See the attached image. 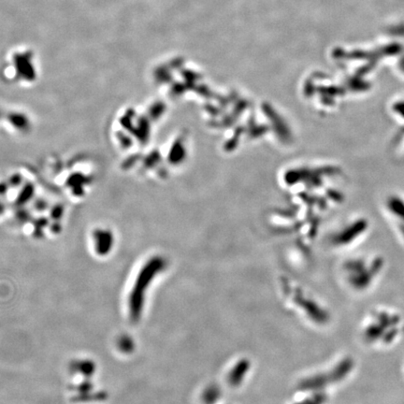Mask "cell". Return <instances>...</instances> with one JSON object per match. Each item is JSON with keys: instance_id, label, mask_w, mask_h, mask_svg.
I'll return each mask as SVG.
<instances>
[{"instance_id": "cell-1", "label": "cell", "mask_w": 404, "mask_h": 404, "mask_svg": "<svg viewBox=\"0 0 404 404\" xmlns=\"http://www.w3.org/2000/svg\"><path fill=\"white\" fill-rule=\"evenodd\" d=\"M381 210L385 219L404 238V193L391 192L381 202Z\"/></svg>"}, {"instance_id": "cell-2", "label": "cell", "mask_w": 404, "mask_h": 404, "mask_svg": "<svg viewBox=\"0 0 404 404\" xmlns=\"http://www.w3.org/2000/svg\"><path fill=\"white\" fill-rule=\"evenodd\" d=\"M387 114L398 127L392 140L393 154L398 159L404 160V94L393 97L388 102Z\"/></svg>"}]
</instances>
